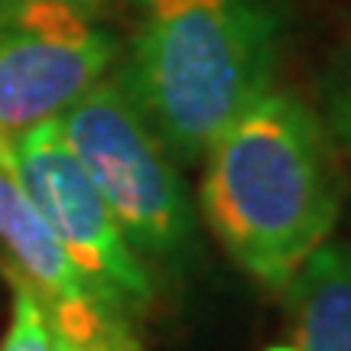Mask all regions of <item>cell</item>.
<instances>
[{
	"label": "cell",
	"instance_id": "cell-4",
	"mask_svg": "<svg viewBox=\"0 0 351 351\" xmlns=\"http://www.w3.org/2000/svg\"><path fill=\"white\" fill-rule=\"evenodd\" d=\"M20 182L78 267L95 300L127 319L153 300L150 270L114 221L108 202L65 143L59 121H43L10 143Z\"/></svg>",
	"mask_w": 351,
	"mask_h": 351
},
{
	"label": "cell",
	"instance_id": "cell-2",
	"mask_svg": "<svg viewBox=\"0 0 351 351\" xmlns=\"http://www.w3.org/2000/svg\"><path fill=\"white\" fill-rule=\"evenodd\" d=\"M137 20L121 85L169 156L195 163L274 88V0H134Z\"/></svg>",
	"mask_w": 351,
	"mask_h": 351
},
{
	"label": "cell",
	"instance_id": "cell-1",
	"mask_svg": "<svg viewBox=\"0 0 351 351\" xmlns=\"http://www.w3.org/2000/svg\"><path fill=\"white\" fill-rule=\"evenodd\" d=\"M339 212L335 140L322 114L293 91L270 88L205 153V225L267 289L283 293L332 241Z\"/></svg>",
	"mask_w": 351,
	"mask_h": 351
},
{
	"label": "cell",
	"instance_id": "cell-8",
	"mask_svg": "<svg viewBox=\"0 0 351 351\" xmlns=\"http://www.w3.org/2000/svg\"><path fill=\"white\" fill-rule=\"evenodd\" d=\"M10 326L0 339V351H56V332H52L49 319L43 313V306L36 302V296L20 283L10 280Z\"/></svg>",
	"mask_w": 351,
	"mask_h": 351
},
{
	"label": "cell",
	"instance_id": "cell-11",
	"mask_svg": "<svg viewBox=\"0 0 351 351\" xmlns=\"http://www.w3.org/2000/svg\"><path fill=\"white\" fill-rule=\"evenodd\" d=\"M0 3H7V0H0ZM75 3H91V0H75Z\"/></svg>",
	"mask_w": 351,
	"mask_h": 351
},
{
	"label": "cell",
	"instance_id": "cell-10",
	"mask_svg": "<svg viewBox=\"0 0 351 351\" xmlns=\"http://www.w3.org/2000/svg\"><path fill=\"white\" fill-rule=\"evenodd\" d=\"M56 351H78V348H75V345H69L65 339H59V335H56Z\"/></svg>",
	"mask_w": 351,
	"mask_h": 351
},
{
	"label": "cell",
	"instance_id": "cell-5",
	"mask_svg": "<svg viewBox=\"0 0 351 351\" xmlns=\"http://www.w3.org/2000/svg\"><path fill=\"white\" fill-rule=\"evenodd\" d=\"M75 0L0 3V143L56 121L114 59L111 36Z\"/></svg>",
	"mask_w": 351,
	"mask_h": 351
},
{
	"label": "cell",
	"instance_id": "cell-6",
	"mask_svg": "<svg viewBox=\"0 0 351 351\" xmlns=\"http://www.w3.org/2000/svg\"><path fill=\"white\" fill-rule=\"evenodd\" d=\"M0 270L20 280L52 332L78 351H140L127 319L108 313L20 182L10 143H0Z\"/></svg>",
	"mask_w": 351,
	"mask_h": 351
},
{
	"label": "cell",
	"instance_id": "cell-9",
	"mask_svg": "<svg viewBox=\"0 0 351 351\" xmlns=\"http://www.w3.org/2000/svg\"><path fill=\"white\" fill-rule=\"evenodd\" d=\"M322 121L332 140L351 153V43L332 59L322 82Z\"/></svg>",
	"mask_w": 351,
	"mask_h": 351
},
{
	"label": "cell",
	"instance_id": "cell-3",
	"mask_svg": "<svg viewBox=\"0 0 351 351\" xmlns=\"http://www.w3.org/2000/svg\"><path fill=\"white\" fill-rule=\"evenodd\" d=\"M56 121L127 244L150 261H182L195 234L192 205L169 150L127 88L101 78Z\"/></svg>",
	"mask_w": 351,
	"mask_h": 351
},
{
	"label": "cell",
	"instance_id": "cell-7",
	"mask_svg": "<svg viewBox=\"0 0 351 351\" xmlns=\"http://www.w3.org/2000/svg\"><path fill=\"white\" fill-rule=\"evenodd\" d=\"M287 332L270 351H351V247L326 241L287 283Z\"/></svg>",
	"mask_w": 351,
	"mask_h": 351
}]
</instances>
